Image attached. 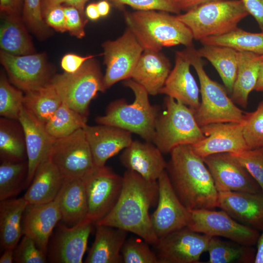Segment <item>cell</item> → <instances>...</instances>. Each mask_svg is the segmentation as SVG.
<instances>
[{
	"label": "cell",
	"mask_w": 263,
	"mask_h": 263,
	"mask_svg": "<svg viewBox=\"0 0 263 263\" xmlns=\"http://www.w3.org/2000/svg\"></svg>",
	"instance_id": "91938a15"
},
{
	"label": "cell",
	"mask_w": 263,
	"mask_h": 263,
	"mask_svg": "<svg viewBox=\"0 0 263 263\" xmlns=\"http://www.w3.org/2000/svg\"><path fill=\"white\" fill-rule=\"evenodd\" d=\"M48 156L64 180L84 178L96 167L83 128L55 139Z\"/></svg>",
	"instance_id": "9c48e42d"
},
{
	"label": "cell",
	"mask_w": 263,
	"mask_h": 263,
	"mask_svg": "<svg viewBox=\"0 0 263 263\" xmlns=\"http://www.w3.org/2000/svg\"><path fill=\"white\" fill-rule=\"evenodd\" d=\"M0 60L11 83L24 92L49 83L53 77L44 53L14 55L1 50Z\"/></svg>",
	"instance_id": "5bb4252c"
},
{
	"label": "cell",
	"mask_w": 263,
	"mask_h": 263,
	"mask_svg": "<svg viewBox=\"0 0 263 263\" xmlns=\"http://www.w3.org/2000/svg\"><path fill=\"white\" fill-rule=\"evenodd\" d=\"M50 82L63 102L87 117L92 100L98 92L106 91L100 65L94 57L86 60L76 72L56 75Z\"/></svg>",
	"instance_id": "ba28073f"
},
{
	"label": "cell",
	"mask_w": 263,
	"mask_h": 263,
	"mask_svg": "<svg viewBox=\"0 0 263 263\" xmlns=\"http://www.w3.org/2000/svg\"><path fill=\"white\" fill-rule=\"evenodd\" d=\"M238 65L231 98L235 103L246 107L250 93L254 90L263 55L238 51Z\"/></svg>",
	"instance_id": "f546056e"
},
{
	"label": "cell",
	"mask_w": 263,
	"mask_h": 263,
	"mask_svg": "<svg viewBox=\"0 0 263 263\" xmlns=\"http://www.w3.org/2000/svg\"><path fill=\"white\" fill-rule=\"evenodd\" d=\"M209 260L206 263H254L256 251L252 246L211 237L207 251Z\"/></svg>",
	"instance_id": "836d02e7"
},
{
	"label": "cell",
	"mask_w": 263,
	"mask_h": 263,
	"mask_svg": "<svg viewBox=\"0 0 263 263\" xmlns=\"http://www.w3.org/2000/svg\"><path fill=\"white\" fill-rule=\"evenodd\" d=\"M61 219V212L56 199L41 205H28L23 218V235L32 239L47 255L50 237Z\"/></svg>",
	"instance_id": "7402d4cb"
},
{
	"label": "cell",
	"mask_w": 263,
	"mask_h": 263,
	"mask_svg": "<svg viewBox=\"0 0 263 263\" xmlns=\"http://www.w3.org/2000/svg\"><path fill=\"white\" fill-rule=\"evenodd\" d=\"M118 8L128 5L137 10H157L180 14L174 0H106Z\"/></svg>",
	"instance_id": "f6af8a7d"
},
{
	"label": "cell",
	"mask_w": 263,
	"mask_h": 263,
	"mask_svg": "<svg viewBox=\"0 0 263 263\" xmlns=\"http://www.w3.org/2000/svg\"><path fill=\"white\" fill-rule=\"evenodd\" d=\"M170 153L166 170L183 205L188 210L217 207L218 191L203 158L189 145L178 146Z\"/></svg>",
	"instance_id": "7a4b0ae2"
},
{
	"label": "cell",
	"mask_w": 263,
	"mask_h": 263,
	"mask_svg": "<svg viewBox=\"0 0 263 263\" xmlns=\"http://www.w3.org/2000/svg\"><path fill=\"white\" fill-rule=\"evenodd\" d=\"M22 21L37 37L45 39L51 34L50 27L43 18L41 0H24Z\"/></svg>",
	"instance_id": "60d3db41"
},
{
	"label": "cell",
	"mask_w": 263,
	"mask_h": 263,
	"mask_svg": "<svg viewBox=\"0 0 263 263\" xmlns=\"http://www.w3.org/2000/svg\"><path fill=\"white\" fill-rule=\"evenodd\" d=\"M190 229L210 237H222L242 244H256L258 230L243 225L223 210H189L187 225Z\"/></svg>",
	"instance_id": "8fae6325"
},
{
	"label": "cell",
	"mask_w": 263,
	"mask_h": 263,
	"mask_svg": "<svg viewBox=\"0 0 263 263\" xmlns=\"http://www.w3.org/2000/svg\"><path fill=\"white\" fill-rule=\"evenodd\" d=\"M86 218L78 223L67 226L58 223L51 235L47 256L53 263H81L93 225Z\"/></svg>",
	"instance_id": "9a60e30c"
},
{
	"label": "cell",
	"mask_w": 263,
	"mask_h": 263,
	"mask_svg": "<svg viewBox=\"0 0 263 263\" xmlns=\"http://www.w3.org/2000/svg\"><path fill=\"white\" fill-rule=\"evenodd\" d=\"M249 14L251 15L263 32V0H242Z\"/></svg>",
	"instance_id": "f907efd6"
},
{
	"label": "cell",
	"mask_w": 263,
	"mask_h": 263,
	"mask_svg": "<svg viewBox=\"0 0 263 263\" xmlns=\"http://www.w3.org/2000/svg\"><path fill=\"white\" fill-rule=\"evenodd\" d=\"M203 159L218 192L263 193L257 182L230 153L213 154Z\"/></svg>",
	"instance_id": "e0dca14e"
},
{
	"label": "cell",
	"mask_w": 263,
	"mask_h": 263,
	"mask_svg": "<svg viewBox=\"0 0 263 263\" xmlns=\"http://www.w3.org/2000/svg\"><path fill=\"white\" fill-rule=\"evenodd\" d=\"M62 101L52 84L49 83L25 92L23 106L45 124L62 104Z\"/></svg>",
	"instance_id": "d6a6232c"
},
{
	"label": "cell",
	"mask_w": 263,
	"mask_h": 263,
	"mask_svg": "<svg viewBox=\"0 0 263 263\" xmlns=\"http://www.w3.org/2000/svg\"><path fill=\"white\" fill-rule=\"evenodd\" d=\"M158 197L157 181H149L138 173L127 169L123 176L122 188L115 206L96 224L132 232L155 245L159 239L153 230L149 210L156 203Z\"/></svg>",
	"instance_id": "6da1fadb"
},
{
	"label": "cell",
	"mask_w": 263,
	"mask_h": 263,
	"mask_svg": "<svg viewBox=\"0 0 263 263\" xmlns=\"http://www.w3.org/2000/svg\"><path fill=\"white\" fill-rule=\"evenodd\" d=\"M170 71V61L164 54L160 51L144 49L131 78L149 94L155 95L160 94Z\"/></svg>",
	"instance_id": "d4e9b609"
},
{
	"label": "cell",
	"mask_w": 263,
	"mask_h": 263,
	"mask_svg": "<svg viewBox=\"0 0 263 263\" xmlns=\"http://www.w3.org/2000/svg\"><path fill=\"white\" fill-rule=\"evenodd\" d=\"M24 94L11 85L2 74L0 78V114L4 118L19 120L23 107Z\"/></svg>",
	"instance_id": "f35d334b"
},
{
	"label": "cell",
	"mask_w": 263,
	"mask_h": 263,
	"mask_svg": "<svg viewBox=\"0 0 263 263\" xmlns=\"http://www.w3.org/2000/svg\"><path fill=\"white\" fill-rule=\"evenodd\" d=\"M46 24L55 30L63 33L67 31L66 17L62 5L52 7L43 16Z\"/></svg>",
	"instance_id": "7dc6e473"
},
{
	"label": "cell",
	"mask_w": 263,
	"mask_h": 263,
	"mask_svg": "<svg viewBox=\"0 0 263 263\" xmlns=\"http://www.w3.org/2000/svg\"><path fill=\"white\" fill-rule=\"evenodd\" d=\"M190 66L183 52H176L174 66L168 75L160 94L171 97L196 110L200 103V92L190 72Z\"/></svg>",
	"instance_id": "cb8c5ba5"
},
{
	"label": "cell",
	"mask_w": 263,
	"mask_h": 263,
	"mask_svg": "<svg viewBox=\"0 0 263 263\" xmlns=\"http://www.w3.org/2000/svg\"><path fill=\"white\" fill-rule=\"evenodd\" d=\"M4 15L0 28L1 50L14 55L34 53L33 43L19 15Z\"/></svg>",
	"instance_id": "1f68e13d"
},
{
	"label": "cell",
	"mask_w": 263,
	"mask_h": 263,
	"mask_svg": "<svg viewBox=\"0 0 263 263\" xmlns=\"http://www.w3.org/2000/svg\"><path fill=\"white\" fill-rule=\"evenodd\" d=\"M63 7L67 31L70 35L78 38H83L85 35L84 28L88 20L75 7L68 5Z\"/></svg>",
	"instance_id": "bcb514c9"
},
{
	"label": "cell",
	"mask_w": 263,
	"mask_h": 263,
	"mask_svg": "<svg viewBox=\"0 0 263 263\" xmlns=\"http://www.w3.org/2000/svg\"><path fill=\"white\" fill-rule=\"evenodd\" d=\"M88 0H41V10L43 16L53 7L65 3L66 5L75 7L84 15L85 3Z\"/></svg>",
	"instance_id": "681fc988"
},
{
	"label": "cell",
	"mask_w": 263,
	"mask_h": 263,
	"mask_svg": "<svg viewBox=\"0 0 263 263\" xmlns=\"http://www.w3.org/2000/svg\"><path fill=\"white\" fill-rule=\"evenodd\" d=\"M123 84L133 92V102L129 104L123 99L112 102L105 114L97 116L95 122L136 133L145 141L152 142L158 109L150 104L147 91L132 79L124 80Z\"/></svg>",
	"instance_id": "277c9868"
},
{
	"label": "cell",
	"mask_w": 263,
	"mask_h": 263,
	"mask_svg": "<svg viewBox=\"0 0 263 263\" xmlns=\"http://www.w3.org/2000/svg\"><path fill=\"white\" fill-rule=\"evenodd\" d=\"M24 134L27 157L28 171L25 188L29 186L36 170L48 156L55 138L47 132L45 124L23 106L18 120Z\"/></svg>",
	"instance_id": "d6986e66"
},
{
	"label": "cell",
	"mask_w": 263,
	"mask_h": 263,
	"mask_svg": "<svg viewBox=\"0 0 263 263\" xmlns=\"http://www.w3.org/2000/svg\"><path fill=\"white\" fill-rule=\"evenodd\" d=\"M230 153L257 182L263 193V148Z\"/></svg>",
	"instance_id": "7bdbcfd3"
},
{
	"label": "cell",
	"mask_w": 263,
	"mask_h": 263,
	"mask_svg": "<svg viewBox=\"0 0 263 263\" xmlns=\"http://www.w3.org/2000/svg\"><path fill=\"white\" fill-rule=\"evenodd\" d=\"M148 243L140 239L126 240L121 254L124 263H159L156 254L151 250Z\"/></svg>",
	"instance_id": "b9f144b4"
},
{
	"label": "cell",
	"mask_w": 263,
	"mask_h": 263,
	"mask_svg": "<svg viewBox=\"0 0 263 263\" xmlns=\"http://www.w3.org/2000/svg\"><path fill=\"white\" fill-rule=\"evenodd\" d=\"M243 123L219 122L201 127L205 137L191 146L203 157L219 153H236L249 150L243 134Z\"/></svg>",
	"instance_id": "ac0fdd59"
},
{
	"label": "cell",
	"mask_w": 263,
	"mask_h": 263,
	"mask_svg": "<svg viewBox=\"0 0 263 263\" xmlns=\"http://www.w3.org/2000/svg\"><path fill=\"white\" fill-rule=\"evenodd\" d=\"M87 117L75 111L66 103L62 104L45 124L48 133L54 138L68 136L87 124Z\"/></svg>",
	"instance_id": "d590c367"
},
{
	"label": "cell",
	"mask_w": 263,
	"mask_h": 263,
	"mask_svg": "<svg viewBox=\"0 0 263 263\" xmlns=\"http://www.w3.org/2000/svg\"><path fill=\"white\" fill-rule=\"evenodd\" d=\"M84 179L88 205L87 218L95 224L115 206L122 188L123 177L105 165L96 167Z\"/></svg>",
	"instance_id": "7c38bea8"
},
{
	"label": "cell",
	"mask_w": 263,
	"mask_h": 263,
	"mask_svg": "<svg viewBox=\"0 0 263 263\" xmlns=\"http://www.w3.org/2000/svg\"><path fill=\"white\" fill-rule=\"evenodd\" d=\"M97 7L100 17H105L108 15L110 10L109 2L106 0L98 2Z\"/></svg>",
	"instance_id": "6f0895ef"
},
{
	"label": "cell",
	"mask_w": 263,
	"mask_h": 263,
	"mask_svg": "<svg viewBox=\"0 0 263 263\" xmlns=\"http://www.w3.org/2000/svg\"><path fill=\"white\" fill-rule=\"evenodd\" d=\"M177 8L181 11L187 12L203 4L225 0H174Z\"/></svg>",
	"instance_id": "f5cc1de1"
},
{
	"label": "cell",
	"mask_w": 263,
	"mask_h": 263,
	"mask_svg": "<svg viewBox=\"0 0 263 263\" xmlns=\"http://www.w3.org/2000/svg\"><path fill=\"white\" fill-rule=\"evenodd\" d=\"M46 254L40 249L34 241L24 235L14 248V262L17 263H46Z\"/></svg>",
	"instance_id": "ee69618b"
},
{
	"label": "cell",
	"mask_w": 263,
	"mask_h": 263,
	"mask_svg": "<svg viewBox=\"0 0 263 263\" xmlns=\"http://www.w3.org/2000/svg\"><path fill=\"white\" fill-rule=\"evenodd\" d=\"M85 14L87 17L92 20H96L100 17L96 3L89 4L86 8Z\"/></svg>",
	"instance_id": "11a10c76"
},
{
	"label": "cell",
	"mask_w": 263,
	"mask_h": 263,
	"mask_svg": "<svg viewBox=\"0 0 263 263\" xmlns=\"http://www.w3.org/2000/svg\"><path fill=\"white\" fill-rule=\"evenodd\" d=\"M64 178L48 155L40 163L23 197L28 205H38L54 201Z\"/></svg>",
	"instance_id": "484cf974"
},
{
	"label": "cell",
	"mask_w": 263,
	"mask_h": 263,
	"mask_svg": "<svg viewBox=\"0 0 263 263\" xmlns=\"http://www.w3.org/2000/svg\"><path fill=\"white\" fill-rule=\"evenodd\" d=\"M203 45L229 47L238 51H246L263 55V32L251 33L238 27L228 33L207 37L200 41Z\"/></svg>",
	"instance_id": "e575fe53"
},
{
	"label": "cell",
	"mask_w": 263,
	"mask_h": 263,
	"mask_svg": "<svg viewBox=\"0 0 263 263\" xmlns=\"http://www.w3.org/2000/svg\"><path fill=\"white\" fill-rule=\"evenodd\" d=\"M7 118L0 122V154L2 161H24L27 156L24 137Z\"/></svg>",
	"instance_id": "74e56055"
},
{
	"label": "cell",
	"mask_w": 263,
	"mask_h": 263,
	"mask_svg": "<svg viewBox=\"0 0 263 263\" xmlns=\"http://www.w3.org/2000/svg\"><path fill=\"white\" fill-rule=\"evenodd\" d=\"M62 219L69 226L87 218L88 205L84 178L65 180L56 198Z\"/></svg>",
	"instance_id": "83f0119b"
},
{
	"label": "cell",
	"mask_w": 263,
	"mask_h": 263,
	"mask_svg": "<svg viewBox=\"0 0 263 263\" xmlns=\"http://www.w3.org/2000/svg\"><path fill=\"white\" fill-rule=\"evenodd\" d=\"M248 14L242 0H225L207 3L176 16L190 30L194 39L200 41L228 33Z\"/></svg>",
	"instance_id": "8992f818"
},
{
	"label": "cell",
	"mask_w": 263,
	"mask_h": 263,
	"mask_svg": "<svg viewBox=\"0 0 263 263\" xmlns=\"http://www.w3.org/2000/svg\"><path fill=\"white\" fill-rule=\"evenodd\" d=\"M257 242V250L254 263H263V228Z\"/></svg>",
	"instance_id": "db71d44e"
},
{
	"label": "cell",
	"mask_w": 263,
	"mask_h": 263,
	"mask_svg": "<svg viewBox=\"0 0 263 263\" xmlns=\"http://www.w3.org/2000/svg\"><path fill=\"white\" fill-rule=\"evenodd\" d=\"M24 0H0V11L3 14L19 15Z\"/></svg>",
	"instance_id": "816d5d0a"
},
{
	"label": "cell",
	"mask_w": 263,
	"mask_h": 263,
	"mask_svg": "<svg viewBox=\"0 0 263 263\" xmlns=\"http://www.w3.org/2000/svg\"><path fill=\"white\" fill-rule=\"evenodd\" d=\"M102 46L106 65L103 83L106 90L118 81L131 78L144 48L128 27L120 37L104 42Z\"/></svg>",
	"instance_id": "30bf717a"
},
{
	"label": "cell",
	"mask_w": 263,
	"mask_h": 263,
	"mask_svg": "<svg viewBox=\"0 0 263 263\" xmlns=\"http://www.w3.org/2000/svg\"><path fill=\"white\" fill-rule=\"evenodd\" d=\"M162 152L151 142L133 140L120 156L122 165L149 181H157L166 169Z\"/></svg>",
	"instance_id": "603a6c76"
},
{
	"label": "cell",
	"mask_w": 263,
	"mask_h": 263,
	"mask_svg": "<svg viewBox=\"0 0 263 263\" xmlns=\"http://www.w3.org/2000/svg\"><path fill=\"white\" fill-rule=\"evenodd\" d=\"M211 237L187 226L159 239L155 245L159 263H198Z\"/></svg>",
	"instance_id": "4fadbf2b"
},
{
	"label": "cell",
	"mask_w": 263,
	"mask_h": 263,
	"mask_svg": "<svg viewBox=\"0 0 263 263\" xmlns=\"http://www.w3.org/2000/svg\"><path fill=\"white\" fill-rule=\"evenodd\" d=\"M94 243L85 263H123L121 251L127 231L116 227L96 224Z\"/></svg>",
	"instance_id": "4316f807"
},
{
	"label": "cell",
	"mask_w": 263,
	"mask_h": 263,
	"mask_svg": "<svg viewBox=\"0 0 263 263\" xmlns=\"http://www.w3.org/2000/svg\"><path fill=\"white\" fill-rule=\"evenodd\" d=\"M27 162L2 161L0 166V200L17 195L25 188Z\"/></svg>",
	"instance_id": "8d00e7d4"
},
{
	"label": "cell",
	"mask_w": 263,
	"mask_h": 263,
	"mask_svg": "<svg viewBox=\"0 0 263 263\" xmlns=\"http://www.w3.org/2000/svg\"><path fill=\"white\" fill-rule=\"evenodd\" d=\"M14 262V248H6L0 258V263H12Z\"/></svg>",
	"instance_id": "9f6ffc18"
},
{
	"label": "cell",
	"mask_w": 263,
	"mask_h": 263,
	"mask_svg": "<svg viewBox=\"0 0 263 263\" xmlns=\"http://www.w3.org/2000/svg\"><path fill=\"white\" fill-rule=\"evenodd\" d=\"M182 51L199 78L201 101L193 111L199 126L219 122L244 123L246 113L236 105L222 86L209 77L197 49L192 46Z\"/></svg>",
	"instance_id": "5b68a950"
},
{
	"label": "cell",
	"mask_w": 263,
	"mask_h": 263,
	"mask_svg": "<svg viewBox=\"0 0 263 263\" xmlns=\"http://www.w3.org/2000/svg\"><path fill=\"white\" fill-rule=\"evenodd\" d=\"M157 10H137L124 13L125 22L144 49L160 51L180 44L193 46L192 34L176 16Z\"/></svg>",
	"instance_id": "3957f363"
},
{
	"label": "cell",
	"mask_w": 263,
	"mask_h": 263,
	"mask_svg": "<svg viewBox=\"0 0 263 263\" xmlns=\"http://www.w3.org/2000/svg\"><path fill=\"white\" fill-rule=\"evenodd\" d=\"M217 207L243 225L263 228V193L218 192Z\"/></svg>",
	"instance_id": "44dd1931"
},
{
	"label": "cell",
	"mask_w": 263,
	"mask_h": 263,
	"mask_svg": "<svg viewBox=\"0 0 263 263\" xmlns=\"http://www.w3.org/2000/svg\"><path fill=\"white\" fill-rule=\"evenodd\" d=\"M243 134L249 149L263 148V101L255 111L246 113Z\"/></svg>",
	"instance_id": "ab89813d"
},
{
	"label": "cell",
	"mask_w": 263,
	"mask_h": 263,
	"mask_svg": "<svg viewBox=\"0 0 263 263\" xmlns=\"http://www.w3.org/2000/svg\"><path fill=\"white\" fill-rule=\"evenodd\" d=\"M157 183V206L150 218L153 230L159 240L173 231L187 226L189 210L178 197L166 170L162 173Z\"/></svg>",
	"instance_id": "2e32d148"
},
{
	"label": "cell",
	"mask_w": 263,
	"mask_h": 263,
	"mask_svg": "<svg viewBox=\"0 0 263 263\" xmlns=\"http://www.w3.org/2000/svg\"><path fill=\"white\" fill-rule=\"evenodd\" d=\"M198 55L208 60L221 77L226 91L231 94L238 65V51L229 47L203 45Z\"/></svg>",
	"instance_id": "4dcf8cb0"
},
{
	"label": "cell",
	"mask_w": 263,
	"mask_h": 263,
	"mask_svg": "<svg viewBox=\"0 0 263 263\" xmlns=\"http://www.w3.org/2000/svg\"><path fill=\"white\" fill-rule=\"evenodd\" d=\"M83 129L96 167L104 166L109 159L133 141L131 132L114 126L87 125Z\"/></svg>",
	"instance_id": "ffe728a7"
},
{
	"label": "cell",
	"mask_w": 263,
	"mask_h": 263,
	"mask_svg": "<svg viewBox=\"0 0 263 263\" xmlns=\"http://www.w3.org/2000/svg\"><path fill=\"white\" fill-rule=\"evenodd\" d=\"M254 90L263 92V58L261 62L258 77Z\"/></svg>",
	"instance_id": "680465c9"
},
{
	"label": "cell",
	"mask_w": 263,
	"mask_h": 263,
	"mask_svg": "<svg viewBox=\"0 0 263 263\" xmlns=\"http://www.w3.org/2000/svg\"><path fill=\"white\" fill-rule=\"evenodd\" d=\"M28 205L23 197L0 203V241L3 249L15 248L23 234L22 221Z\"/></svg>",
	"instance_id": "f1b7e54d"
},
{
	"label": "cell",
	"mask_w": 263,
	"mask_h": 263,
	"mask_svg": "<svg viewBox=\"0 0 263 263\" xmlns=\"http://www.w3.org/2000/svg\"><path fill=\"white\" fill-rule=\"evenodd\" d=\"M165 105L166 109L157 118L152 141L163 153H170L180 145H191L205 137L193 109L167 96Z\"/></svg>",
	"instance_id": "52a82bcc"
},
{
	"label": "cell",
	"mask_w": 263,
	"mask_h": 263,
	"mask_svg": "<svg viewBox=\"0 0 263 263\" xmlns=\"http://www.w3.org/2000/svg\"><path fill=\"white\" fill-rule=\"evenodd\" d=\"M94 56H81L75 54H67L64 55L61 60V67L64 72L73 73L76 72L84 63Z\"/></svg>",
	"instance_id": "c3c4849f"
}]
</instances>
